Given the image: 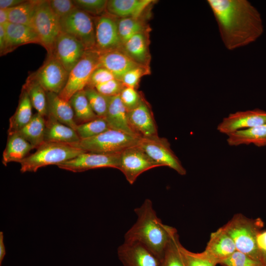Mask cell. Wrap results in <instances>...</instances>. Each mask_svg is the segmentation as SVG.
I'll list each match as a JSON object with an SVG mask.
<instances>
[{
  "label": "cell",
  "mask_w": 266,
  "mask_h": 266,
  "mask_svg": "<svg viewBox=\"0 0 266 266\" xmlns=\"http://www.w3.org/2000/svg\"><path fill=\"white\" fill-rule=\"evenodd\" d=\"M32 74L46 92L59 95L66 83L69 72L53 54H50L43 64Z\"/></svg>",
  "instance_id": "11"
},
{
  "label": "cell",
  "mask_w": 266,
  "mask_h": 266,
  "mask_svg": "<svg viewBox=\"0 0 266 266\" xmlns=\"http://www.w3.org/2000/svg\"><path fill=\"white\" fill-rule=\"evenodd\" d=\"M152 0H109L107 1L106 12L116 17L140 18Z\"/></svg>",
  "instance_id": "24"
},
{
  "label": "cell",
  "mask_w": 266,
  "mask_h": 266,
  "mask_svg": "<svg viewBox=\"0 0 266 266\" xmlns=\"http://www.w3.org/2000/svg\"><path fill=\"white\" fill-rule=\"evenodd\" d=\"M32 106L28 93L22 89L17 109L9 119L8 135L18 133L31 120Z\"/></svg>",
  "instance_id": "28"
},
{
  "label": "cell",
  "mask_w": 266,
  "mask_h": 266,
  "mask_svg": "<svg viewBox=\"0 0 266 266\" xmlns=\"http://www.w3.org/2000/svg\"><path fill=\"white\" fill-rule=\"evenodd\" d=\"M86 51L82 43L77 39L61 32L55 40L51 54L69 72L79 62Z\"/></svg>",
  "instance_id": "14"
},
{
  "label": "cell",
  "mask_w": 266,
  "mask_h": 266,
  "mask_svg": "<svg viewBox=\"0 0 266 266\" xmlns=\"http://www.w3.org/2000/svg\"><path fill=\"white\" fill-rule=\"evenodd\" d=\"M125 86L116 78L96 86L95 88L100 93L109 97L119 95Z\"/></svg>",
  "instance_id": "43"
},
{
  "label": "cell",
  "mask_w": 266,
  "mask_h": 266,
  "mask_svg": "<svg viewBox=\"0 0 266 266\" xmlns=\"http://www.w3.org/2000/svg\"><path fill=\"white\" fill-rule=\"evenodd\" d=\"M141 138L110 129L96 136L81 139L79 142L72 145L85 152L116 153L137 145Z\"/></svg>",
  "instance_id": "5"
},
{
  "label": "cell",
  "mask_w": 266,
  "mask_h": 266,
  "mask_svg": "<svg viewBox=\"0 0 266 266\" xmlns=\"http://www.w3.org/2000/svg\"><path fill=\"white\" fill-rule=\"evenodd\" d=\"M33 27L39 37L40 45L52 54L55 40L61 33L60 19L52 11L48 0H40L37 5Z\"/></svg>",
  "instance_id": "8"
},
{
  "label": "cell",
  "mask_w": 266,
  "mask_h": 266,
  "mask_svg": "<svg viewBox=\"0 0 266 266\" xmlns=\"http://www.w3.org/2000/svg\"><path fill=\"white\" fill-rule=\"evenodd\" d=\"M121 153H99L85 152L57 166L61 169L80 172L88 170L112 167L119 169Z\"/></svg>",
  "instance_id": "13"
},
{
  "label": "cell",
  "mask_w": 266,
  "mask_h": 266,
  "mask_svg": "<svg viewBox=\"0 0 266 266\" xmlns=\"http://www.w3.org/2000/svg\"><path fill=\"white\" fill-rule=\"evenodd\" d=\"M7 44L6 35L3 25H0V56L5 55Z\"/></svg>",
  "instance_id": "45"
},
{
  "label": "cell",
  "mask_w": 266,
  "mask_h": 266,
  "mask_svg": "<svg viewBox=\"0 0 266 266\" xmlns=\"http://www.w3.org/2000/svg\"><path fill=\"white\" fill-rule=\"evenodd\" d=\"M128 118L132 129L140 137L158 135L153 116L144 100L134 109L128 111Z\"/></svg>",
  "instance_id": "18"
},
{
  "label": "cell",
  "mask_w": 266,
  "mask_h": 266,
  "mask_svg": "<svg viewBox=\"0 0 266 266\" xmlns=\"http://www.w3.org/2000/svg\"><path fill=\"white\" fill-rule=\"evenodd\" d=\"M45 119L44 142L75 144L80 138L75 130L48 115Z\"/></svg>",
  "instance_id": "22"
},
{
  "label": "cell",
  "mask_w": 266,
  "mask_h": 266,
  "mask_svg": "<svg viewBox=\"0 0 266 266\" xmlns=\"http://www.w3.org/2000/svg\"><path fill=\"white\" fill-rule=\"evenodd\" d=\"M180 251L185 266H216L201 253L192 252L184 247L180 243Z\"/></svg>",
  "instance_id": "38"
},
{
  "label": "cell",
  "mask_w": 266,
  "mask_h": 266,
  "mask_svg": "<svg viewBox=\"0 0 266 266\" xmlns=\"http://www.w3.org/2000/svg\"><path fill=\"white\" fill-rule=\"evenodd\" d=\"M104 118L110 129L139 136L133 131L129 124L128 111L121 101L120 95L111 97Z\"/></svg>",
  "instance_id": "21"
},
{
  "label": "cell",
  "mask_w": 266,
  "mask_h": 266,
  "mask_svg": "<svg viewBox=\"0 0 266 266\" xmlns=\"http://www.w3.org/2000/svg\"><path fill=\"white\" fill-rule=\"evenodd\" d=\"M72 145L53 142H44L36 151L19 162L20 171L36 172L39 168L50 165H59L85 152Z\"/></svg>",
  "instance_id": "3"
},
{
  "label": "cell",
  "mask_w": 266,
  "mask_h": 266,
  "mask_svg": "<svg viewBox=\"0 0 266 266\" xmlns=\"http://www.w3.org/2000/svg\"><path fill=\"white\" fill-rule=\"evenodd\" d=\"M115 78L106 68L99 67L92 73L86 87L94 88L100 84Z\"/></svg>",
  "instance_id": "44"
},
{
  "label": "cell",
  "mask_w": 266,
  "mask_h": 266,
  "mask_svg": "<svg viewBox=\"0 0 266 266\" xmlns=\"http://www.w3.org/2000/svg\"><path fill=\"white\" fill-rule=\"evenodd\" d=\"M60 24L61 31L77 39L86 50L96 51L95 27L91 15L76 8L61 19Z\"/></svg>",
  "instance_id": "6"
},
{
  "label": "cell",
  "mask_w": 266,
  "mask_h": 266,
  "mask_svg": "<svg viewBox=\"0 0 266 266\" xmlns=\"http://www.w3.org/2000/svg\"><path fill=\"white\" fill-rule=\"evenodd\" d=\"M40 0H25L17 6L8 9V22L33 27L36 8Z\"/></svg>",
  "instance_id": "31"
},
{
  "label": "cell",
  "mask_w": 266,
  "mask_h": 266,
  "mask_svg": "<svg viewBox=\"0 0 266 266\" xmlns=\"http://www.w3.org/2000/svg\"><path fill=\"white\" fill-rule=\"evenodd\" d=\"M46 94L48 115L53 116L59 122L76 131L77 124L69 101L54 93L46 92Z\"/></svg>",
  "instance_id": "23"
},
{
  "label": "cell",
  "mask_w": 266,
  "mask_h": 266,
  "mask_svg": "<svg viewBox=\"0 0 266 266\" xmlns=\"http://www.w3.org/2000/svg\"><path fill=\"white\" fill-rule=\"evenodd\" d=\"M48 2L52 11L60 20L77 8L71 0H50Z\"/></svg>",
  "instance_id": "42"
},
{
  "label": "cell",
  "mask_w": 266,
  "mask_h": 266,
  "mask_svg": "<svg viewBox=\"0 0 266 266\" xmlns=\"http://www.w3.org/2000/svg\"><path fill=\"white\" fill-rule=\"evenodd\" d=\"M110 129L104 118L98 117L92 121L79 124L76 132L81 139L96 136Z\"/></svg>",
  "instance_id": "34"
},
{
  "label": "cell",
  "mask_w": 266,
  "mask_h": 266,
  "mask_svg": "<svg viewBox=\"0 0 266 266\" xmlns=\"http://www.w3.org/2000/svg\"><path fill=\"white\" fill-rule=\"evenodd\" d=\"M134 211L137 218L125 233L124 241L142 244L161 260L168 243L177 233V230L162 223L149 199H146Z\"/></svg>",
  "instance_id": "2"
},
{
  "label": "cell",
  "mask_w": 266,
  "mask_h": 266,
  "mask_svg": "<svg viewBox=\"0 0 266 266\" xmlns=\"http://www.w3.org/2000/svg\"><path fill=\"white\" fill-rule=\"evenodd\" d=\"M266 124V111L256 108L231 113L218 125V131L228 135L234 132Z\"/></svg>",
  "instance_id": "16"
},
{
  "label": "cell",
  "mask_w": 266,
  "mask_h": 266,
  "mask_svg": "<svg viewBox=\"0 0 266 266\" xmlns=\"http://www.w3.org/2000/svg\"><path fill=\"white\" fill-rule=\"evenodd\" d=\"M221 265L224 266H265L263 263L237 250L223 261Z\"/></svg>",
  "instance_id": "40"
},
{
  "label": "cell",
  "mask_w": 266,
  "mask_h": 266,
  "mask_svg": "<svg viewBox=\"0 0 266 266\" xmlns=\"http://www.w3.org/2000/svg\"><path fill=\"white\" fill-rule=\"evenodd\" d=\"M120 97L128 111L134 109L143 100L135 88L126 86L122 91Z\"/></svg>",
  "instance_id": "41"
},
{
  "label": "cell",
  "mask_w": 266,
  "mask_h": 266,
  "mask_svg": "<svg viewBox=\"0 0 266 266\" xmlns=\"http://www.w3.org/2000/svg\"><path fill=\"white\" fill-rule=\"evenodd\" d=\"M232 238L236 250L263 262L262 254L257 243V223L241 214H237L222 227Z\"/></svg>",
  "instance_id": "4"
},
{
  "label": "cell",
  "mask_w": 266,
  "mask_h": 266,
  "mask_svg": "<svg viewBox=\"0 0 266 266\" xmlns=\"http://www.w3.org/2000/svg\"><path fill=\"white\" fill-rule=\"evenodd\" d=\"M116 17L106 12L93 17L95 27L96 51L99 54L122 48Z\"/></svg>",
  "instance_id": "12"
},
{
  "label": "cell",
  "mask_w": 266,
  "mask_h": 266,
  "mask_svg": "<svg viewBox=\"0 0 266 266\" xmlns=\"http://www.w3.org/2000/svg\"><path fill=\"white\" fill-rule=\"evenodd\" d=\"M262 257L263 264L266 266V253L262 254Z\"/></svg>",
  "instance_id": "50"
},
{
  "label": "cell",
  "mask_w": 266,
  "mask_h": 266,
  "mask_svg": "<svg viewBox=\"0 0 266 266\" xmlns=\"http://www.w3.org/2000/svg\"><path fill=\"white\" fill-rule=\"evenodd\" d=\"M24 0H0V9H9L21 4Z\"/></svg>",
  "instance_id": "47"
},
{
  "label": "cell",
  "mask_w": 266,
  "mask_h": 266,
  "mask_svg": "<svg viewBox=\"0 0 266 266\" xmlns=\"http://www.w3.org/2000/svg\"><path fill=\"white\" fill-rule=\"evenodd\" d=\"M33 147L18 133L8 135L2 154V163L5 166L10 162H19L25 158Z\"/></svg>",
  "instance_id": "27"
},
{
  "label": "cell",
  "mask_w": 266,
  "mask_h": 266,
  "mask_svg": "<svg viewBox=\"0 0 266 266\" xmlns=\"http://www.w3.org/2000/svg\"><path fill=\"white\" fill-rule=\"evenodd\" d=\"M45 131V117L37 112L33 115L31 120L17 133L36 149L44 142Z\"/></svg>",
  "instance_id": "29"
},
{
  "label": "cell",
  "mask_w": 266,
  "mask_h": 266,
  "mask_svg": "<svg viewBox=\"0 0 266 266\" xmlns=\"http://www.w3.org/2000/svg\"><path fill=\"white\" fill-rule=\"evenodd\" d=\"M257 243L262 254L266 253V232L258 233Z\"/></svg>",
  "instance_id": "46"
},
{
  "label": "cell",
  "mask_w": 266,
  "mask_h": 266,
  "mask_svg": "<svg viewBox=\"0 0 266 266\" xmlns=\"http://www.w3.org/2000/svg\"><path fill=\"white\" fill-rule=\"evenodd\" d=\"M117 255L123 266H161V260L137 242L124 241L118 247Z\"/></svg>",
  "instance_id": "15"
},
{
  "label": "cell",
  "mask_w": 266,
  "mask_h": 266,
  "mask_svg": "<svg viewBox=\"0 0 266 266\" xmlns=\"http://www.w3.org/2000/svg\"><path fill=\"white\" fill-rule=\"evenodd\" d=\"M138 145L161 166H168L182 175L186 174L185 168L166 138L160 137L158 135L141 137Z\"/></svg>",
  "instance_id": "9"
},
{
  "label": "cell",
  "mask_w": 266,
  "mask_h": 266,
  "mask_svg": "<svg viewBox=\"0 0 266 266\" xmlns=\"http://www.w3.org/2000/svg\"><path fill=\"white\" fill-rule=\"evenodd\" d=\"M159 166L138 145L121 152L119 170L130 184L144 172Z\"/></svg>",
  "instance_id": "10"
},
{
  "label": "cell",
  "mask_w": 266,
  "mask_h": 266,
  "mask_svg": "<svg viewBox=\"0 0 266 266\" xmlns=\"http://www.w3.org/2000/svg\"><path fill=\"white\" fill-rule=\"evenodd\" d=\"M6 254L5 248L3 242V233L0 232V266H1L2 262Z\"/></svg>",
  "instance_id": "48"
},
{
  "label": "cell",
  "mask_w": 266,
  "mask_h": 266,
  "mask_svg": "<svg viewBox=\"0 0 266 266\" xmlns=\"http://www.w3.org/2000/svg\"><path fill=\"white\" fill-rule=\"evenodd\" d=\"M147 33H139L133 35L123 44L122 49L135 62L149 66L150 55Z\"/></svg>",
  "instance_id": "26"
},
{
  "label": "cell",
  "mask_w": 266,
  "mask_h": 266,
  "mask_svg": "<svg viewBox=\"0 0 266 266\" xmlns=\"http://www.w3.org/2000/svg\"><path fill=\"white\" fill-rule=\"evenodd\" d=\"M69 101L73 109L77 124V122L79 125L99 117L92 109L84 90L73 95Z\"/></svg>",
  "instance_id": "32"
},
{
  "label": "cell",
  "mask_w": 266,
  "mask_h": 266,
  "mask_svg": "<svg viewBox=\"0 0 266 266\" xmlns=\"http://www.w3.org/2000/svg\"><path fill=\"white\" fill-rule=\"evenodd\" d=\"M75 7L90 15L100 16L106 12V0H73Z\"/></svg>",
  "instance_id": "37"
},
{
  "label": "cell",
  "mask_w": 266,
  "mask_h": 266,
  "mask_svg": "<svg viewBox=\"0 0 266 266\" xmlns=\"http://www.w3.org/2000/svg\"><path fill=\"white\" fill-rule=\"evenodd\" d=\"M231 146L253 144L258 147L266 146V124L238 130L228 135Z\"/></svg>",
  "instance_id": "25"
},
{
  "label": "cell",
  "mask_w": 266,
  "mask_h": 266,
  "mask_svg": "<svg viewBox=\"0 0 266 266\" xmlns=\"http://www.w3.org/2000/svg\"><path fill=\"white\" fill-rule=\"evenodd\" d=\"M99 53L97 51L86 50L79 62L69 72L66 83L59 96L69 101L75 94L84 90L92 73L99 67Z\"/></svg>",
  "instance_id": "7"
},
{
  "label": "cell",
  "mask_w": 266,
  "mask_h": 266,
  "mask_svg": "<svg viewBox=\"0 0 266 266\" xmlns=\"http://www.w3.org/2000/svg\"><path fill=\"white\" fill-rule=\"evenodd\" d=\"M225 47L233 50L256 41L263 33L260 13L247 0H207Z\"/></svg>",
  "instance_id": "1"
},
{
  "label": "cell",
  "mask_w": 266,
  "mask_h": 266,
  "mask_svg": "<svg viewBox=\"0 0 266 266\" xmlns=\"http://www.w3.org/2000/svg\"><path fill=\"white\" fill-rule=\"evenodd\" d=\"M180 242L176 233L168 243L161 260V266H185L180 251Z\"/></svg>",
  "instance_id": "35"
},
{
  "label": "cell",
  "mask_w": 266,
  "mask_h": 266,
  "mask_svg": "<svg viewBox=\"0 0 266 266\" xmlns=\"http://www.w3.org/2000/svg\"><path fill=\"white\" fill-rule=\"evenodd\" d=\"M119 34L123 44L133 35L148 33V28L140 18L126 17L117 19Z\"/></svg>",
  "instance_id": "33"
},
{
  "label": "cell",
  "mask_w": 266,
  "mask_h": 266,
  "mask_svg": "<svg viewBox=\"0 0 266 266\" xmlns=\"http://www.w3.org/2000/svg\"><path fill=\"white\" fill-rule=\"evenodd\" d=\"M232 238L221 227L212 233L205 250L202 254L216 265L221 263L236 251Z\"/></svg>",
  "instance_id": "17"
},
{
  "label": "cell",
  "mask_w": 266,
  "mask_h": 266,
  "mask_svg": "<svg viewBox=\"0 0 266 266\" xmlns=\"http://www.w3.org/2000/svg\"><path fill=\"white\" fill-rule=\"evenodd\" d=\"M8 22L7 9H0V25H4Z\"/></svg>",
  "instance_id": "49"
},
{
  "label": "cell",
  "mask_w": 266,
  "mask_h": 266,
  "mask_svg": "<svg viewBox=\"0 0 266 266\" xmlns=\"http://www.w3.org/2000/svg\"><path fill=\"white\" fill-rule=\"evenodd\" d=\"M22 89L28 93L32 106L37 112L46 117L48 115L46 92L32 74L27 78Z\"/></svg>",
  "instance_id": "30"
},
{
  "label": "cell",
  "mask_w": 266,
  "mask_h": 266,
  "mask_svg": "<svg viewBox=\"0 0 266 266\" xmlns=\"http://www.w3.org/2000/svg\"><path fill=\"white\" fill-rule=\"evenodd\" d=\"M3 26L5 29L7 38L5 54L24 44L29 43L40 44L37 34L33 27L9 22Z\"/></svg>",
  "instance_id": "20"
},
{
  "label": "cell",
  "mask_w": 266,
  "mask_h": 266,
  "mask_svg": "<svg viewBox=\"0 0 266 266\" xmlns=\"http://www.w3.org/2000/svg\"><path fill=\"white\" fill-rule=\"evenodd\" d=\"M99 67L106 68L120 81L127 71L142 65L131 58L122 48L99 54Z\"/></svg>",
  "instance_id": "19"
},
{
  "label": "cell",
  "mask_w": 266,
  "mask_h": 266,
  "mask_svg": "<svg viewBox=\"0 0 266 266\" xmlns=\"http://www.w3.org/2000/svg\"><path fill=\"white\" fill-rule=\"evenodd\" d=\"M150 73L149 66L139 65L127 71L121 81L125 86L135 89L141 77Z\"/></svg>",
  "instance_id": "39"
},
{
  "label": "cell",
  "mask_w": 266,
  "mask_h": 266,
  "mask_svg": "<svg viewBox=\"0 0 266 266\" xmlns=\"http://www.w3.org/2000/svg\"><path fill=\"white\" fill-rule=\"evenodd\" d=\"M84 91L94 112L99 117L104 118L111 97L100 93L94 88L86 87Z\"/></svg>",
  "instance_id": "36"
}]
</instances>
